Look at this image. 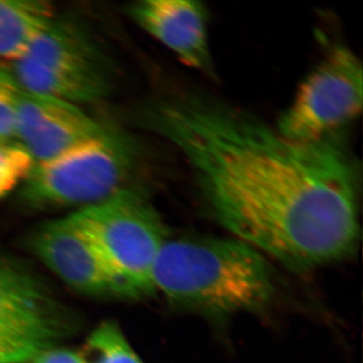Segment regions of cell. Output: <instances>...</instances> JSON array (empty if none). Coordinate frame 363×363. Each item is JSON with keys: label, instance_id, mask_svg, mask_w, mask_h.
Segmentation results:
<instances>
[{"label": "cell", "instance_id": "ba28073f", "mask_svg": "<svg viewBox=\"0 0 363 363\" xmlns=\"http://www.w3.org/2000/svg\"><path fill=\"white\" fill-rule=\"evenodd\" d=\"M106 131L78 105L21 90L16 140L35 164L51 161Z\"/></svg>", "mask_w": 363, "mask_h": 363}, {"label": "cell", "instance_id": "6da1fadb", "mask_svg": "<svg viewBox=\"0 0 363 363\" xmlns=\"http://www.w3.org/2000/svg\"><path fill=\"white\" fill-rule=\"evenodd\" d=\"M143 121L180 152L208 209L238 240L296 271L354 252L359 169L333 138L295 142L197 95L154 102Z\"/></svg>", "mask_w": 363, "mask_h": 363}, {"label": "cell", "instance_id": "5bb4252c", "mask_svg": "<svg viewBox=\"0 0 363 363\" xmlns=\"http://www.w3.org/2000/svg\"><path fill=\"white\" fill-rule=\"evenodd\" d=\"M21 92L9 69L0 65V142L16 140V111Z\"/></svg>", "mask_w": 363, "mask_h": 363}, {"label": "cell", "instance_id": "4fadbf2b", "mask_svg": "<svg viewBox=\"0 0 363 363\" xmlns=\"http://www.w3.org/2000/svg\"><path fill=\"white\" fill-rule=\"evenodd\" d=\"M35 162L18 142H0V200L21 187Z\"/></svg>", "mask_w": 363, "mask_h": 363}, {"label": "cell", "instance_id": "5b68a950", "mask_svg": "<svg viewBox=\"0 0 363 363\" xmlns=\"http://www.w3.org/2000/svg\"><path fill=\"white\" fill-rule=\"evenodd\" d=\"M75 326L72 313L39 277L0 257V363L30 362Z\"/></svg>", "mask_w": 363, "mask_h": 363}, {"label": "cell", "instance_id": "9a60e30c", "mask_svg": "<svg viewBox=\"0 0 363 363\" xmlns=\"http://www.w3.org/2000/svg\"><path fill=\"white\" fill-rule=\"evenodd\" d=\"M30 363H85L81 353L60 348L58 346L48 348L33 358Z\"/></svg>", "mask_w": 363, "mask_h": 363}, {"label": "cell", "instance_id": "7c38bea8", "mask_svg": "<svg viewBox=\"0 0 363 363\" xmlns=\"http://www.w3.org/2000/svg\"><path fill=\"white\" fill-rule=\"evenodd\" d=\"M81 355L85 363H145L118 325L111 321L98 325L91 332Z\"/></svg>", "mask_w": 363, "mask_h": 363}, {"label": "cell", "instance_id": "7a4b0ae2", "mask_svg": "<svg viewBox=\"0 0 363 363\" xmlns=\"http://www.w3.org/2000/svg\"><path fill=\"white\" fill-rule=\"evenodd\" d=\"M152 285L174 305L215 317L262 311L276 291L272 269L255 248L208 238H168Z\"/></svg>", "mask_w": 363, "mask_h": 363}, {"label": "cell", "instance_id": "9c48e42d", "mask_svg": "<svg viewBox=\"0 0 363 363\" xmlns=\"http://www.w3.org/2000/svg\"><path fill=\"white\" fill-rule=\"evenodd\" d=\"M126 14L185 65L208 77L216 75L208 33V11L192 0H140Z\"/></svg>", "mask_w": 363, "mask_h": 363}, {"label": "cell", "instance_id": "277c9868", "mask_svg": "<svg viewBox=\"0 0 363 363\" xmlns=\"http://www.w3.org/2000/svg\"><path fill=\"white\" fill-rule=\"evenodd\" d=\"M138 157L133 138L107 130L51 161L35 164L20 189L21 202L37 209L92 206L128 187Z\"/></svg>", "mask_w": 363, "mask_h": 363}, {"label": "cell", "instance_id": "30bf717a", "mask_svg": "<svg viewBox=\"0 0 363 363\" xmlns=\"http://www.w3.org/2000/svg\"><path fill=\"white\" fill-rule=\"evenodd\" d=\"M21 59L52 77L112 81L104 51L84 26L72 18L56 16Z\"/></svg>", "mask_w": 363, "mask_h": 363}, {"label": "cell", "instance_id": "3957f363", "mask_svg": "<svg viewBox=\"0 0 363 363\" xmlns=\"http://www.w3.org/2000/svg\"><path fill=\"white\" fill-rule=\"evenodd\" d=\"M69 217L96 247L123 298H143L155 293L152 272L169 238L161 216L145 194L126 187Z\"/></svg>", "mask_w": 363, "mask_h": 363}, {"label": "cell", "instance_id": "8fae6325", "mask_svg": "<svg viewBox=\"0 0 363 363\" xmlns=\"http://www.w3.org/2000/svg\"><path fill=\"white\" fill-rule=\"evenodd\" d=\"M56 16L44 0H0V59L13 63L23 58Z\"/></svg>", "mask_w": 363, "mask_h": 363}, {"label": "cell", "instance_id": "52a82bcc", "mask_svg": "<svg viewBox=\"0 0 363 363\" xmlns=\"http://www.w3.org/2000/svg\"><path fill=\"white\" fill-rule=\"evenodd\" d=\"M28 243L33 255L73 290L91 297L123 298L96 247L70 217L42 224Z\"/></svg>", "mask_w": 363, "mask_h": 363}, {"label": "cell", "instance_id": "8992f818", "mask_svg": "<svg viewBox=\"0 0 363 363\" xmlns=\"http://www.w3.org/2000/svg\"><path fill=\"white\" fill-rule=\"evenodd\" d=\"M362 104V62L348 48L334 45L300 86L274 128L295 142H321L354 121Z\"/></svg>", "mask_w": 363, "mask_h": 363}]
</instances>
